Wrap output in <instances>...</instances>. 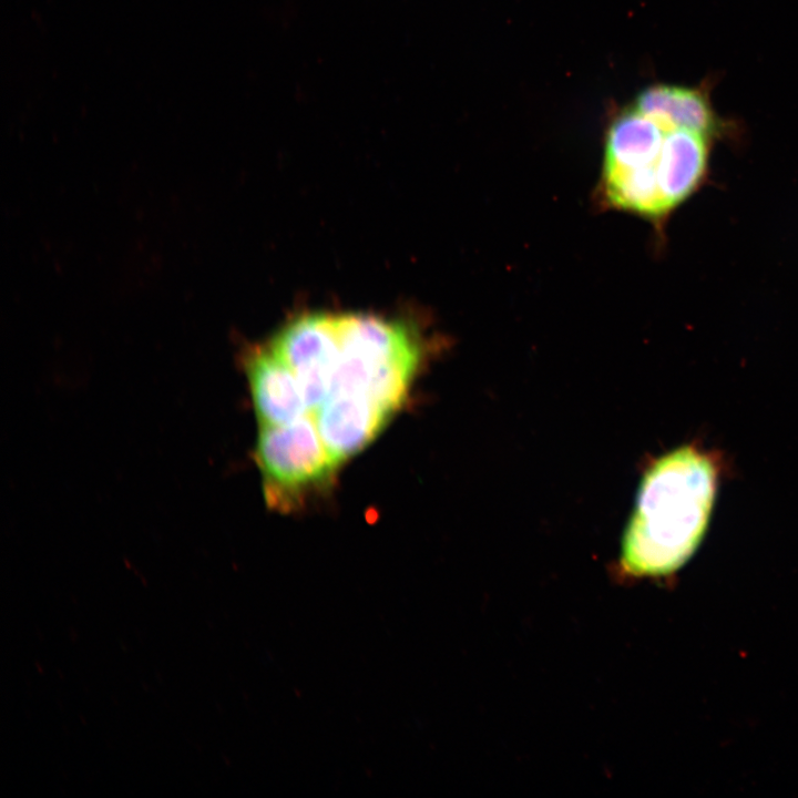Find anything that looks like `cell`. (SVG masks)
<instances>
[{"label": "cell", "mask_w": 798, "mask_h": 798, "mask_svg": "<svg viewBox=\"0 0 798 798\" xmlns=\"http://www.w3.org/2000/svg\"><path fill=\"white\" fill-rule=\"evenodd\" d=\"M717 483L710 458L686 446L659 458L645 473L622 541V566L635 576L667 575L698 546Z\"/></svg>", "instance_id": "6da1fadb"}, {"label": "cell", "mask_w": 798, "mask_h": 798, "mask_svg": "<svg viewBox=\"0 0 798 798\" xmlns=\"http://www.w3.org/2000/svg\"><path fill=\"white\" fill-rule=\"evenodd\" d=\"M337 364L329 392L362 396L389 418L407 398L421 350L402 320L364 313H334Z\"/></svg>", "instance_id": "7a4b0ae2"}, {"label": "cell", "mask_w": 798, "mask_h": 798, "mask_svg": "<svg viewBox=\"0 0 798 798\" xmlns=\"http://www.w3.org/2000/svg\"><path fill=\"white\" fill-rule=\"evenodd\" d=\"M268 505L285 508L309 488L327 482L337 468L313 413L280 426H259L255 450Z\"/></svg>", "instance_id": "3957f363"}, {"label": "cell", "mask_w": 798, "mask_h": 798, "mask_svg": "<svg viewBox=\"0 0 798 798\" xmlns=\"http://www.w3.org/2000/svg\"><path fill=\"white\" fill-rule=\"evenodd\" d=\"M267 347L294 374L313 413L328 396L336 369L334 313H307L293 318Z\"/></svg>", "instance_id": "277c9868"}, {"label": "cell", "mask_w": 798, "mask_h": 798, "mask_svg": "<svg viewBox=\"0 0 798 798\" xmlns=\"http://www.w3.org/2000/svg\"><path fill=\"white\" fill-rule=\"evenodd\" d=\"M313 417L327 451L337 464L362 450L389 420L369 399L337 391L328 393Z\"/></svg>", "instance_id": "5b68a950"}, {"label": "cell", "mask_w": 798, "mask_h": 798, "mask_svg": "<svg viewBox=\"0 0 798 798\" xmlns=\"http://www.w3.org/2000/svg\"><path fill=\"white\" fill-rule=\"evenodd\" d=\"M259 426H280L311 413L290 369L266 347L249 350L244 359Z\"/></svg>", "instance_id": "8992f818"}, {"label": "cell", "mask_w": 798, "mask_h": 798, "mask_svg": "<svg viewBox=\"0 0 798 798\" xmlns=\"http://www.w3.org/2000/svg\"><path fill=\"white\" fill-rule=\"evenodd\" d=\"M710 139L689 130L666 132L658 165L661 192L668 212L687 200L706 177Z\"/></svg>", "instance_id": "52a82bcc"}, {"label": "cell", "mask_w": 798, "mask_h": 798, "mask_svg": "<svg viewBox=\"0 0 798 798\" xmlns=\"http://www.w3.org/2000/svg\"><path fill=\"white\" fill-rule=\"evenodd\" d=\"M635 109L666 130L684 129L712 139L724 127L709 98L700 89L654 85L638 94Z\"/></svg>", "instance_id": "ba28073f"}, {"label": "cell", "mask_w": 798, "mask_h": 798, "mask_svg": "<svg viewBox=\"0 0 798 798\" xmlns=\"http://www.w3.org/2000/svg\"><path fill=\"white\" fill-rule=\"evenodd\" d=\"M667 131L635 108L623 112L607 132L603 171L633 170L653 163L661 155Z\"/></svg>", "instance_id": "9c48e42d"}]
</instances>
